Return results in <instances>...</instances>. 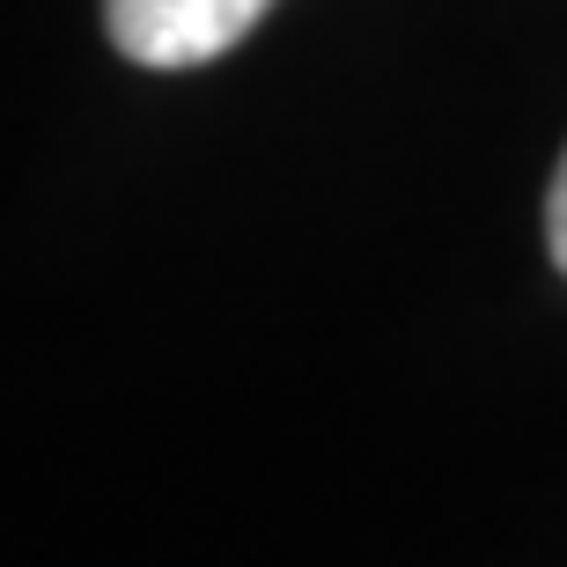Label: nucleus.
Instances as JSON below:
<instances>
[{
	"label": "nucleus",
	"instance_id": "obj_1",
	"mask_svg": "<svg viewBox=\"0 0 567 567\" xmlns=\"http://www.w3.org/2000/svg\"><path fill=\"white\" fill-rule=\"evenodd\" d=\"M266 8L274 0H104V30L133 66L185 74V66H207L229 44H244Z\"/></svg>",
	"mask_w": 567,
	"mask_h": 567
},
{
	"label": "nucleus",
	"instance_id": "obj_2",
	"mask_svg": "<svg viewBox=\"0 0 567 567\" xmlns=\"http://www.w3.org/2000/svg\"><path fill=\"white\" fill-rule=\"evenodd\" d=\"M546 244H553V266L567 274V155L553 169V192H546Z\"/></svg>",
	"mask_w": 567,
	"mask_h": 567
}]
</instances>
